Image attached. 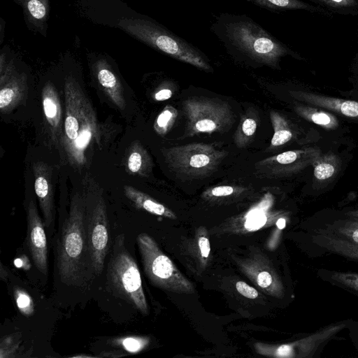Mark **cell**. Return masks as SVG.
I'll return each mask as SVG.
<instances>
[{"label":"cell","instance_id":"cell-5","mask_svg":"<svg viewBox=\"0 0 358 358\" xmlns=\"http://www.w3.org/2000/svg\"><path fill=\"white\" fill-rule=\"evenodd\" d=\"M108 280L112 290L132 304L141 313L147 315L148 306L143 292L138 266L124 245V234L115 240L108 266Z\"/></svg>","mask_w":358,"mask_h":358},{"label":"cell","instance_id":"cell-27","mask_svg":"<svg viewBox=\"0 0 358 358\" xmlns=\"http://www.w3.org/2000/svg\"><path fill=\"white\" fill-rule=\"evenodd\" d=\"M178 110L171 106H166L159 114L154 123L155 131L161 136L167 134L173 126L178 117Z\"/></svg>","mask_w":358,"mask_h":358},{"label":"cell","instance_id":"cell-19","mask_svg":"<svg viewBox=\"0 0 358 358\" xmlns=\"http://www.w3.org/2000/svg\"><path fill=\"white\" fill-rule=\"evenodd\" d=\"M253 5L272 13L302 10L331 17L334 15L324 8L303 0H247Z\"/></svg>","mask_w":358,"mask_h":358},{"label":"cell","instance_id":"cell-16","mask_svg":"<svg viewBox=\"0 0 358 358\" xmlns=\"http://www.w3.org/2000/svg\"><path fill=\"white\" fill-rule=\"evenodd\" d=\"M42 104L51 137L57 142L62 132V112L57 90L50 83L43 88Z\"/></svg>","mask_w":358,"mask_h":358},{"label":"cell","instance_id":"cell-3","mask_svg":"<svg viewBox=\"0 0 358 358\" xmlns=\"http://www.w3.org/2000/svg\"><path fill=\"white\" fill-rule=\"evenodd\" d=\"M118 27L155 50L199 70L213 73L207 55L192 43L148 17L122 18Z\"/></svg>","mask_w":358,"mask_h":358},{"label":"cell","instance_id":"cell-33","mask_svg":"<svg viewBox=\"0 0 358 358\" xmlns=\"http://www.w3.org/2000/svg\"><path fill=\"white\" fill-rule=\"evenodd\" d=\"M27 7L29 14L36 20H42L46 15L45 0H29Z\"/></svg>","mask_w":358,"mask_h":358},{"label":"cell","instance_id":"cell-37","mask_svg":"<svg viewBox=\"0 0 358 358\" xmlns=\"http://www.w3.org/2000/svg\"><path fill=\"white\" fill-rule=\"evenodd\" d=\"M237 291L243 296L248 299H256L258 296V292L243 281H238L236 284Z\"/></svg>","mask_w":358,"mask_h":358},{"label":"cell","instance_id":"cell-8","mask_svg":"<svg viewBox=\"0 0 358 358\" xmlns=\"http://www.w3.org/2000/svg\"><path fill=\"white\" fill-rule=\"evenodd\" d=\"M187 120L185 135L212 134L228 130L234 122V113L226 101L218 99L193 96L182 102Z\"/></svg>","mask_w":358,"mask_h":358},{"label":"cell","instance_id":"cell-7","mask_svg":"<svg viewBox=\"0 0 358 358\" xmlns=\"http://www.w3.org/2000/svg\"><path fill=\"white\" fill-rule=\"evenodd\" d=\"M162 152L170 170L187 178L209 176L227 155L225 151L202 143L164 148Z\"/></svg>","mask_w":358,"mask_h":358},{"label":"cell","instance_id":"cell-11","mask_svg":"<svg viewBox=\"0 0 358 358\" xmlns=\"http://www.w3.org/2000/svg\"><path fill=\"white\" fill-rule=\"evenodd\" d=\"M288 92L296 101L326 110L348 120L358 122V101L356 99L327 96L300 89L289 90Z\"/></svg>","mask_w":358,"mask_h":358},{"label":"cell","instance_id":"cell-29","mask_svg":"<svg viewBox=\"0 0 358 358\" xmlns=\"http://www.w3.org/2000/svg\"><path fill=\"white\" fill-rule=\"evenodd\" d=\"M334 230L336 231L337 236L358 243V220L350 219L338 222Z\"/></svg>","mask_w":358,"mask_h":358},{"label":"cell","instance_id":"cell-21","mask_svg":"<svg viewBox=\"0 0 358 358\" xmlns=\"http://www.w3.org/2000/svg\"><path fill=\"white\" fill-rule=\"evenodd\" d=\"M341 164V159L336 154L321 153L313 165L314 182L317 185H328L337 176Z\"/></svg>","mask_w":358,"mask_h":358},{"label":"cell","instance_id":"cell-14","mask_svg":"<svg viewBox=\"0 0 358 358\" xmlns=\"http://www.w3.org/2000/svg\"><path fill=\"white\" fill-rule=\"evenodd\" d=\"M243 271L264 292L280 297L282 295V286L276 273L267 264L259 259H248L240 264Z\"/></svg>","mask_w":358,"mask_h":358},{"label":"cell","instance_id":"cell-36","mask_svg":"<svg viewBox=\"0 0 358 358\" xmlns=\"http://www.w3.org/2000/svg\"><path fill=\"white\" fill-rule=\"evenodd\" d=\"M236 191L231 185H220L208 189L203 194L206 197H224L233 194Z\"/></svg>","mask_w":358,"mask_h":358},{"label":"cell","instance_id":"cell-26","mask_svg":"<svg viewBox=\"0 0 358 358\" xmlns=\"http://www.w3.org/2000/svg\"><path fill=\"white\" fill-rule=\"evenodd\" d=\"M257 120L245 114L242 117L235 134V143L238 148L245 147L256 132Z\"/></svg>","mask_w":358,"mask_h":358},{"label":"cell","instance_id":"cell-1","mask_svg":"<svg viewBox=\"0 0 358 358\" xmlns=\"http://www.w3.org/2000/svg\"><path fill=\"white\" fill-rule=\"evenodd\" d=\"M210 29L231 57L253 66L279 69L284 57L304 59L245 14L221 13L215 17Z\"/></svg>","mask_w":358,"mask_h":358},{"label":"cell","instance_id":"cell-31","mask_svg":"<svg viewBox=\"0 0 358 358\" xmlns=\"http://www.w3.org/2000/svg\"><path fill=\"white\" fill-rule=\"evenodd\" d=\"M127 352L137 353L143 350L148 344L149 339L145 337L127 336L120 338L115 341Z\"/></svg>","mask_w":358,"mask_h":358},{"label":"cell","instance_id":"cell-32","mask_svg":"<svg viewBox=\"0 0 358 358\" xmlns=\"http://www.w3.org/2000/svg\"><path fill=\"white\" fill-rule=\"evenodd\" d=\"M331 279L349 288L358 291V273L334 272Z\"/></svg>","mask_w":358,"mask_h":358},{"label":"cell","instance_id":"cell-15","mask_svg":"<svg viewBox=\"0 0 358 358\" xmlns=\"http://www.w3.org/2000/svg\"><path fill=\"white\" fill-rule=\"evenodd\" d=\"M34 189L44 218V225L48 227L52 221V188L51 172L46 164L38 162L33 165Z\"/></svg>","mask_w":358,"mask_h":358},{"label":"cell","instance_id":"cell-22","mask_svg":"<svg viewBox=\"0 0 358 358\" xmlns=\"http://www.w3.org/2000/svg\"><path fill=\"white\" fill-rule=\"evenodd\" d=\"M126 166L130 173L143 177L148 176L151 172L152 159L139 142L135 141L131 145L127 156Z\"/></svg>","mask_w":358,"mask_h":358},{"label":"cell","instance_id":"cell-13","mask_svg":"<svg viewBox=\"0 0 358 358\" xmlns=\"http://www.w3.org/2000/svg\"><path fill=\"white\" fill-rule=\"evenodd\" d=\"M0 110L6 114L22 103L27 91V78L15 72L12 62L1 64Z\"/></svg>","mask_w":358,"mask_h":358},{"label":"cell","instance_id":"cell-2","mask_svg":"<svg viewBox=\"0 0 358 358\" xmlns=\"http://www.w3.org/2000/svg\"><path fill=\"white\" fill-rule=\"evenodd\" d=\"M66 115L62 145L72 166L87 162L86 151L94 140L99 143V129L94 110L78 82L72 77L64 83Z\"/></svg>","mask_w":358,"mask_h":358},{"label":"cell","instance_id":"cell-25","mask_svg":"<svg viewBox=\"0 0 358 358\" xmlns=\"http://www.w3.org/2000/svg\"><path fill=\"white\" fill-rule=\"evenodd\" d=\"M333 15H358V0H308Z\"/></svg>","mask_w":358,"mask_h":358},{"label":"cell","instance_id":"cell-6","mask_svg":"<svg viewBox=\"0 0 358 358\" xmlns=\"http://www.w3.org/2000/svg\"><path fill=\"white\" fill-rule=\"evenodd\" d=\"M137 243L144 271L154 285L171 292H194L193 284L160 250L150 236L146 233H141L137 236Z\"/></svg>","mask_w":358,"mask_h":358},{"label":"cell","instance_id":"cell-39","mask_svg":"<svg viewBox=\"0 0 358 358\" xmlns=\"http://www.w3.org/2000/svg\"><path fill=\"white\" fill-rule=\"evenodd\" d=\"M346 215L350 217V219L358 220V209L348 212Z\"/></svg>","mask_w":358,"mask_h":358},{"label":"cell","instance_id":"cell-20","mask_svg":"<svg viewBox=\"0 0 358 358\" xmlns=\"http://www.w3.org/2000/svg\"><path fill=\"white\" fill-rule=\"evenodd\" d=\"M124 192L126 196L138 208L153 215L171 220L177 219L176 215L171 210L143 192L130 185H124Z\"/></svg>","mask_w":358,"mask_h":358},{"label":"cell","instance_id":"cell-28","mask_svg":"<svg viewBox=\"0 0 358 358\" xmlns=\"http://www.w3.org/2000/svg\"><path fill=\"white\" fill-rule=\"evenodd\" d=\"M263 203L259 206L251 209L245 216L244 227L249 231H253L262 228L267 221V217L265 214L266 208H263Z\"/></svg>","mask_w":358,"mask_h":358},{"label":"cell","instance_id":"cell-9","mask_svg":"<svg viewBox=\"0 0 358 358\" xmlns=\"http://www.w3.org/2000/svg\"><path fill=\"white\" fill-rule=\"evenodd\" d=\"M86 232L90 267L96 275L101 273L108 248V222L104 201L100 198L86 211Z\"/></svg>","mask_w":358,"mask_h":358},{"label":"cell","instance_id":"cell-35","mask_svg":"<svg viewBox=\"0 0 358 358\" xmlns=\"http://www.w3.org/2000/svg\"><path fill=\"white\" fill-rule=\"evenodd\" d=\"M350 82L352 85L351 90L347 93L342 92V94L358 101V64L354 62L351 66Z\"/></svg>","mask_w":358,"mask_h":358},{"label":"cell","instance_id":"cell-34","mask_svg":"<svg viewBox=\"0 0 358 358\" xmlns=\"http://www.w3.org/2000/svg\"><path fill=\"white\" fill-rule=\"evenodd\" d=\"M197 243L201 258L206 260L210 255V245L206 230L203 227L199 228Z\"/></svg>","mask_w":358,"mask_h":358},{"label":"cell","instance_id":"cell-24","mask_svg":"<svg viewBox=\"0 0 358 358\" xmlns=\"http://www.w3.org/2000/svg\"><path fill=\"white\" fill-rule=\"evenodd\" d=\"M322 245L343 257L358 261V243L338 236L322 234L319 238Z\"/></svg>","mask_w":358,"mask_h":358},{"label":"cell","instance_id":"cell-18","mask_svg":"<svg viewBox=\"0 0 358 358\" xmlns=\"http://www.w3.org/2000/svg\"><path fill=\"white\" fill-rule=\"evenodd\" d=\"M95 69L97 80L105 93L120 109H124L126 101L122 86L109 65L105 61L99 60Z\"/></svg>","mask_w":358,"mask_h":358},{"label":"cell","instance_id":"cell-38","mask_svg":"<svg viewBox=\"0 0 358 358\" xmlns=\"http://www.w3.org/2000/svg\"><path fill=\"white\" fill-rule=\"evenodd\" d=\"M173 92L170 89L164 88L155 94L154 98L156 101H162L170 99L172 96Z\"/></svg>","mask_w":358,"mask_h":358},{"label":"cell","instance_id":"cell-17","mask_svg":"<svg viewBox=\"0 0 358 358\" xmlns=\"http://www.w3.org/2000/svg\"><path fill=\"white\" fill-rule=\"evenodd\" d=\"M295 113L307 122L328 131H341L343 126L338 116L326 110L296 101Z\"/></svg>","mask_w":358,"mask_h":358},{"label":"cell","instance_id":"cell-23","mask_svg":"<svg viewBox=\"0 0 358 358\" xmlns=\"http://www.w3.org/2000/svg\"><path fill=\"white\" fill-rule=\"evenodd\" d=\"M270 117L274 131L271 141V148L282 146L296 137L294 130L284 116L271 110Z\"/></svg>","mask_w":358,"mask_h":358},{"label":"cell","instance_id":"cell-41","mask_svg":"<svg viewBox=\"0 0 358 358\" xmlns=\"http://www.w3.org/2000/svg\"><path fill=\"white\" fill-rule=\"evenodd\" d=\"M353 62L358 64V50L355 56Z\"/></svg>","mask_w":358,"mask_h":358},{"label":"cell","instance_id":"cell-12","mask_svg":"<svg viewBox=\"0 0 358 358\" xmlns=\"http://www.w3.org/2000/svg\"><path fill=\"white\" fill-rule=\"evenodd\" d=\"M27 241L28 248L38 270L44 275L48 273V248L44 224L38 215L36 204L31 201L27 208Z\"/></svg>","mask_w":358,"mask_h":358},{"label":"cell","instance_id":"cell-30","mask_svg":"<svg viewBox=\"0 0 358 358\" xmlns=\"http://www.w3.org/2000/svg\"><path fill=\"white\" fill-rule=\"evenodd\" d=\"M14 299L19 310L27 317L34 313V301L31 296L24 290L16 288L14 291Z\"/></svg>","mask_w":358,"mask_h":358},{"label":"cell","instance_id":"cell-40","mask_svg":"<svg viewBox=\"0 0 358 358\" xmlns=\"http://www.w3.org/2000/svg\"><path fill=\"white\" fill-rule=\"evenodd\" d=\"M285 220L282 218H280L277 222V226L279 229H282L285 226Z\"/></svg>","mask_w":358,"mask_h":358},{"label":"cell","instance_id":"cell-10","mask_svg":"<svg viewBox=\"0 0 358 358\" xmlns=\"http://www.w3.org/2000/svg\"><path fill=\"white\" fill-rule=\"evenodd\" d=\"M321 153L316 147L287 150L259 161L255 166L258 172L266 176H290L313 165Z\"/></svg>","mask_w":358,"mask_h":358},{"label":"cell","instance_id":"cell-4","mask_svg":"<svg viewBox=\"0 0 358 358\" xmlns=\"http://www.w3.org/2000/svg\"><path fill=\"white\" fill-rule=\"evenodd\" d=\"M89 264L86 208L83 201L75 196L71 201L58 249L57 267L61 280L68 285H83Z\"/></svg>","mask_w":358,"mask_h":358}]
</instances>
